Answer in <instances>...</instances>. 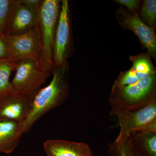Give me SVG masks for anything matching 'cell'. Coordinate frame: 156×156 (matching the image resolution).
<instances>
[{"instance_id":"e0dca14e","label":"cell","mask_w":156,"mask_h":156,"mask_svg":"<svg viewBox=\"0 0 156 156\" xmlns=\"http://www.w3.org/2000/svg\"><path fill=\"white\" fill-rule=\"evenodd\" d=\"M138 15L144 23L155 30L156 27V0L144 1Z\"/></svg>"},{"instance_id":"d6986e66","label":"cell","mask_w":156,"mask_h":156,"mask_svg":"<svg viewBox=\"0 0 156 156\" xmlns=\"http://www.w3.org/2000/svg\"><path fill=\"white\" fill-rule=\"evenodd\" d=\"M116 2L126 8L131 12V14L138 13L141 7L142 1L140 0H115Z\"/></svg>"},{"instance_id":"3957f363","label":"cell","mask_w":156,"mask_h":156,"mask_svg":"<svg viewBox=\"0 0 156 156\" xmlns=\"http://www.w3.org/2000/svg\"><path fill=\"white\" fill-rule=\"evenodd\" d=\"M59 0H43L39 12L41 53L39 62L42 69L52 73L54 37L61 8Z\"/></svg>"},{"instance_id":"2e32d148","label":"cell","mask_w":156,"mask_h":156,"mask_svg":"<svg viewBox=\"0 0 156 156\" xmlns=\"http://www.w3.org/2000/svg\"><path fill=\"white\" fill-rule=\"evenodd\" d=\"M110 156H134L130 136L118 137L108 145Z\"/></svg>"},{"instance_id":"9a60e30c","label":"cell","mask_w":156,"mask_h":156,"mask_svg":"<svg viewBox=\"0 0 156 156\" xmlns=\"http://www.w3.org/2000/svg\"><path fill=\"white\" fill-rule=\"evenodd\" d=\"M17 62L12 59L0 61V97L14 92L10 77L15 70Z\"/></svg>"},{"instance_id":"277c9868","label":"cell","mask_w":156,"mask_h":156,"mask_svg":"<svg viewBox=\"0 0 156 156\" xmlns=\"http://www.w3.org/2000/svg\"><path fill=\"white\" fill-rule=\"evenodd\" d=\"M15 71L11 82L14 92L33 99L51 73L42 69L39 61L30 59L17 62Z\"/></svg>"},{"instance_id":"5b68a950","label":"cell","mask_w":156,"mask_h":156,"mask_svg":"<svg viewBox=\"0 0 156 156\" xmlns=\"http://www.w3.org/2000/svg\"><path fill=\"white\" fill-rule=\"evenodd\" d=\"M111 115H116L119 120L118 137L129 136L136 131L156 130V100L140 108L119 111Z\"/></svg>"},{"instance_id":"52a82bcc","label":"cell","mask_w":156,"mask_h":156,"mask_svg":"<svg viewBox=\"0 0 156 156\" xmlns=\"http://www.w3.org/2000/svg\"><path fill=\"white\" fill-rule=\"evenodd\" d=\"M71 38L69 3L67 0H62L54 37L53 68L68 61L71 54Z\"/></svg>"},{"instance_id":"ffe728a7","label":"cell","mask_w":156,"mask_h":156,"mask_svg":"<svg viewBox=\"0 0 156 156\" xmlns=\"http://www.w3.org/2000/svg\"><path fill=\"white\" fill-rule=\"evenodd\" d=\"M11 59L9 55L7 45L4 41L3 35L0 34V61Z\"/></svg>"},{"instance_id":"30bf717a","label":"cell","mask_w":156,"mask_h":156,"mask_svg":"<svg viewBox=\"0 0 156 156\" xmlns=\"http://www.w3.org/2000/svg\"><path fill=\"white\" fill-rule=\"evenodd\" d=\"M32 98L13 92L0 97V120L22 124L29 113Z\"/></svg>"},{"instance_id":"6da1fadb","label":"cell","mask_w":156,"mask_h":156,"mask_svg":"<svg viewBox=\"0 0 156 156\" xmlns=\"http://www.w3.org/2000/svg\"><path fill=\"white\" fill-rule=\"evenodd\" d=\"M69 69L68 61L53 68V77L50 83L40 89L33 99L30 112L21 125L23 134L29 131L42 116L61 105L67 99L70 90Z\"/></svg>"},{"instance_id":"7402d4cb","label":"cell","mask_w":156,"mask_h":156,"mask_svg":"<svg viewBox=\"0 0 156 156\" xmlns=\"http://www.w3.org/2000/svg\"><path fill=\"white\" fill-rule=\"evenodd\" d=\"M132 147H133V152H134V156H145L136 147L134 146L132 144Z\"/></svg>"},{"instance_id":"ac0fdd59","label":"cell","mask_w":156,"mask_h":156,"mask_svg":"<svg viewBox=\"0 0 156 156\" xmlns=\"http://www.w3.org/2000/svg\"><path fill=\"white\" fill-rule=\"evenodd\" d=\"M13 2L14 0H0V34L3 35Z\"/></svg>"},{"instance_id":"9c48e42d","label":"cell","mask_w":156,"mask_h":156,"mask_svg":"<svg viewBox=\"0 0 156 156\" xmlns=\"http://www.w3.org/2000/svg\"><path fill=\"white\" fill-rule=\"evenodd\" d=\"M39 12L14 0L4 35L20 34L36 27L39 24Z\"/></svg>"},{"instance_id":"7a4b0ae2","label":"cell","mask_w":156,"mask_h":156,"mask_svg":"<svg viewBox=\"0 0 156 156\" xmlns=\"http://www.w3.org/2000/svg\"><path fill=\"white\" fill-rule=\"evenodd\" d=\"M155 100L156 73L128 86L112 88L109 98L110 114L140 108Z\"/></svg>"},{"instance_id":"ba28073f","label":"cell","mask_w":156,"mask_h":156,"mask_svg":"<svg viewBox=\"0 0 156 156\" xmlns=\"http://www.w3.org/2000/svg\"><path fill=\"white\" fill-rule=\"evenodd\" d=\"M116 19L121 28L136 35L151 58L156 60V35L155 30L146 25L138 13L131 14L120 6L115 11Z\"/></svg>"},{"instance_id":"8992f818","label":"cell","mask_w":156,"mask_h":156,"mask_svg":"<svg viewBox=\"0 0 156 156\" xmlns=\"http://www.w3.org/2000/svg\"><path fill=\"white\" fill-rule=\"evenodd\" d=\"M3 37L12 60L17 62L25 59L40 60L41 41L39 24L24 33L3 35Z\"/></svg>"},{"instance_id":"44dd1931","label":"cell","mask_w":156,"mask_h":156,"mask_svg":"<svg viewBox=\"0 0 156 156\" xmlns=\"http://www.w3.org/2000/svg\"><path fill=\"white\" fill-rule=\"evenodd\" d=\"M18 2L31 9L40 11L43 0H18Z\"/></svg>"},{"instance_id":"4fadbf2b","label":"cell","mask_w":156,"mask_h":156,"mask_svg":"<svg viewBox=\"0 0 156 156\" xmlns=\"http://www.w3.org/2000/svg\"><path fill=\"white\" fill-rule=\"evenodd\" d=\"M22 124L9 120H0V153L13 152L23 134Z\"/></svg>"},{"instance_id":"7c38bea8","label":"cell","mask_w":156,"mask_h":156,"mask_svg":"<svg viewBox=\"0 0 156 156\" xmlns=\"http://www.w3.org/2000/svg\"><path fill=\"white\" fill-rule=\"evenodd\" d=\"M44 149L47 156H92L89 146L83 142L51 139L45 141Z\"/></svg>"},{"instance_id":"603a6c76","label":"cell","mask_w":156,"mask_h":156,"mask_svg":"<svg viewBox=\"0 0 156 156\" xmlns=\"http://www.w3.org/2000/svg\"><path fill=\"white\" fill-rule=\"evenodd\" d=\"M92 156H93V155Z\"/></svg>"},{"instance_id":"8fae6325","label":"cell","mask_w":156,"mask_h":156,"mask_svg":"<svg viewBox=\"0 0 156 156\" xmlns=\"http://www.w3.org/2000/svg\"><path fill=\"white\" fill-rule=\"evenodd\" d=\"M149 54L145 53L129 56L132 66L128 70L120 73L112 88L128 86L156 73V68Z\"/></svg>"},{"instance_id":"5bb4252c","label":"cell","mask_w":156,"mask_h":156,"mask_svg":"<svg viewBox=\"0 0 156 156\" xmlns=\"http://www.w3.org/2000/svg\"><path fill=\"white\" fill-rule=\"evenodd\" d=\"M132 144L145 156H156V130L133 132L130 134Z\"/></svg>"}]
</instances>
